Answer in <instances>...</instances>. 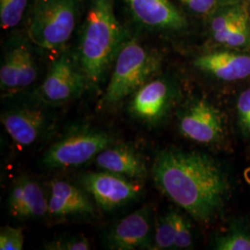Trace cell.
<instances>
[{
	"label": "cell",
	"instance_id": "6da1fadb",
	"mask_svg": "<svg viewBox=\"0 0 250 250\" xmlns=\"http://www.w3.org/2000/svg\"><path fill=\"white\" fill-rule=\"evenodd\" d=\"M157 188L200 224H208L224 209L231 185L222 166L208 154L168 148L152 166Z\"/></svg>",
	"mask_w": 250,
	"mask_h": 250
},
{
	"label": "cell",
	"instance_id": "7a4b0ae2",
	"mask_svg": "<svg viewBox=\"0 0 250 250\" xmlns=\"http://www.w3.org/2000/svg\"><path fill=\"white\" fill-rule=\"evenodd\" d=\"M125 39V31L115 16L112 0H91L77 57L88 86L97 87L104 81L126 42Z\"/></svg>",
	"mask_w": 250,
	"mask_h": 250
},
{
	"label": "cell",
	"instance_id": "3957f363",
	"mask_svg": "<svg viewBox=\"0 0 250 250\" xmlns=\"http://www.w3.org/2000/svg\"><path fill=\"white\" fill-rule=\"evenodd\" d=\"M161 66L159 54L135 40L126 41L117 55L116 62L99 107L114 106L142 87Z\"/></svg>",
	"mask_w": 250,
	"mask_h": 250
},
{
	"label": "cell",
	"instance_id": "277c9868",
	"mask_svg": "<svg viewBox=\"0 0 250 250\" xmlns=\"http://www.w3.org/2000/svg\"><path fill=\"white\" fill-rule=\"evenodd\" d=\"M78 13L79 0H36L28 36L41 48H62L72 37Z\"/></svg>",
	"mask_w": 250,
	"mask_h": 250
},
{
	"label": "cell",
	"instance_id": "5b68a950",
	"mask_svg": "<svg viewBox=\"0 0 250 250\" xmlns=\"http://www.w3.org/2000/svg\"><path fill=\"white\" fill-rule=\"evenodd\" d=\"M115 138L104 131L81 129L66 134L45 151L42 164L47 169L81 166L114 144Z\"/></svg>",
	"mask_w": 250,
	"mask_h": 250
},
{
	"label": "cell",
	"instance_id": "8992f818",
	"mask_svg": "<svg viewBox=\"0 0 250 250\" xmlns=\"http://www.w3.org/2000/svg\"><path fill=\"white\" fill-rule=\"evenodd\" d=\"M124 175L109 171L89 172L81 183L96 204L105 211H110L136 200L142 194V186Z\"/></svg>",
	"mask_w": 250,
	"mask_h": 250
},
{
	"label": "cell",
	"instance_id": "52a82bcc",
	"mask_svg": "<svg viewBox=\"0 0 250 250\" xmlns=\"http://www.w3.org/2000/svg\"><path fill=\"white\" fill-rule=\"evenodd\" d=\"M86 85L77 60L64 53L50 67L39 88V97L45 103L62 104L79 98Z\"/></svg>",
	"mask_w": 250,
	"mask_h": 250
},
{
	"label": "cell",
	"instance_id": "ba28073f",
	"mask_svg": "<svg viewBox=\"0 0 250 250\" xmlns=\"http://www.w3.org/2000/svg\"><path fill=\"white\" fill-rule=\"evenodd\" d=\"M152 208L143 206L114 224L105 237L109 250L150 249L152 242Z\"/></svg>",
	"mask_w": 250,
	"mask_h": 250
},
{
	"label": "cell",
	"instance_id": "9c48e42d",
	"mask_svg": "<svg viewBox=\"0 0 250 250\" xmlns=\"http://www.w3.org/2000/svg\"><path fill=\"white\" fill-rule=\"evenodd\" d=\"M179 129L188 139L200 144L219 142L224 125L219 111L206 99L190 104L179 119Z\"/></svg>",
	"mask_w": 250,
	"mask_h": 250
},
{
	"label": "cell",
	"instance_id": "30bf717a",
	"mask_svg": "<svg viewBox=\"0 0 250 250\" xmlns=\"http://www.w3.org/2000/svg\"><path fill=\"white\" fill-rule=\"evenodd\" d=\"M171 97V88L166 81H148L133 95L129 104V112L144 124H158L167 114Z\"/></svg>",
	"mask_w": 250,
	"mask_h": 250
},
{
	"label": "cell",
	"instance_id": "8fae6325",
	"mask_svg": "<svg viewBox=\"0 0 250 250\" xmlns=\"http://www.w3.org/2000/svg\"><path fill=\"white\" fill-rule=\"evenodd\" d=\"M37 65L31 49L24 44L13 45L4 55L0 67L2 91H17L31 85L37 78Z\"/></svg>",
	"mask_w": 250,
	"mask_h": 250
},
{
	"label": "cell",
	"instance_id": "7c38bea8",
	"mask_svg": "<svg viewBox=\"0 0 250 250\" xmlns=\"http://www.w3.org/2000/svg\"><path fill=\"white\" fill-rule=\"evenodd\" d=\"M8 208L9 214L19 220L39 219L48 213V197L37 181L23 176L11 188Z\"/></svg>",
	"mask_w": 250,
	"mask_h": 250
},
{
	"label": "cell",
	"instance_id": "4fadbf2b",
	"mask_svg": "<svg viewBox=\"0 0 250 250\" xmlns=\"http://www.w3.org/2000/svg\"><path fill=\"white\" fill-rule=\"evenodd\" d=\"M1 123L14 142L21 146H30L45 133L47 119L40 107L24 106L3 112Z\"/></svg>",
	"mask_w": 250,
	"mask_h": 250
},
{
	"label": "cell",
	"instance_id": "5bb4252c",
	"mask_svg": "<svg viewBox=\"0 0 250 250\" xmlns=\"http://www.w3.org/2000/svg\"><path fill=\"white\" fill-rule=\"evenodd\" d=\"M95 212L88 196L64 180H54L49 186L48 214L54 218L87 216Z\"/></svg>",
	"mask_w": 250,
	"mask_h": 250
},
{
	"label": "cell",
	"instance_id": "9a60e30c",
	"mask_svg": "<svg viewBox=\"0 0 250 250\" xmlns=\"http://www.w3.org/2000/svg\"><path fill=\"white\" fill-rule=\"evenodd\" d=\"M134 18L153 29L180 30L187 25L182 13L169 0H125Z\"/></svg>",
	"mask_w": 250,
	"mask_h": 250
},
{
	"label": "cell",
	"instance_id": "2e32d148",
	"mask_svg": "<svg viewBox=\"0 0 250 250\" xmlns=\"http://www.w3.org/2000/svg\"><path fill=\"white\" fill-rule=\"evenodd\" d=\"M194 65L217 79L232 82L250 76V55L232 51H217L197 58Z\"/></svg>",
	"mask_w": 250,
	"mask_h": 250
},
{
	"label": "cell",
	"instance_id": "e0dca14e",
	"mask_svg": "<svg viewBox=\"0 0 250 250\" xmlns=\"http://www.w3.org/2000/svg\"><path fill=\"white\" fill-rule=\"evenodd\" d=\"M100 169L134 180L147 176V168L143 158L133 147L126 145H112L96 157Z\"/></svg>",
	"mask_w": 250,
	"mask_h": 250
},
{
	"label": "cell",
	"instance_id": "ac0fdd59",
	"mask_svg": "<svg viewBox=\"0 0 250 250\" xmlns=\"http://www.w3.org/2000/svg\"><path fill=\"white\" fill-rule=\"evenodd\" d=\"M214 41L230 48L250 47V9L246 10L223 35L217 37Z\"/></svg>",
	"mask_w": 250,
	"mask_h": 250
},
{
	"label": "cell",
	"instance_id": "d6986e66",
	"mask_svg": "<svg viewBox=\"0 0 250 250\" xmlns=\"http://www.w3.org/2000/svg\"><path fill=\"white\" fill-rule=\"evenodd\" d=\"M176 211L170 210L160 218L156 225L153 250H174L176 234Z\"/></svg>",
	"mask_w": 250,
	"mask_h": 250
},
{
	"label": "cell",
	"instance_id": "ffe728a7",
	"mask_svg": "<svg viewBox=\"0 0 250 250\" xmlns=\"http://www.w3.org/2000/svg\"><path fill=\"white\" fill-rule=\"evenodd\" d=\"M29 0H0V25L3 30L17 26L24 16Z\"/></svg>",
	"mask_w": 250,
	"mask_h": 250
},
{
	"label": "cell",
	"instance_id": "44dd1931",
	"mask_svg": "<svg viewBox=\"0 0 250 250\" xmlns=\"http://www.w3.org/2000/svg\"><path fill=\"white\" fill-rule=\"evenodd\" d=\"M214 249L218 250H250V234L241 230H232L216 238Z\"/></svg>",
	"mask_w": 250,
	"mask_h": 250
},
{
	"label": "cell",
	"instance_id": "7402d4cb",
	"mask_svg": "<svg viewBox=\"0 0 250 250\" xmlns=\"http://www.w3.org/2000/svg\"><path fill=\"white\" fill-rule=\"evenodd\" d=\"M45 250H88L91 249L89 240L81 234L62 237L47 243Z\"/></svg>",
	"mask_w": 250,
	"mask_h": 250
},
{
	"label": "cell",
	"instance_id": "603a6c76",
	"mask_svg": "<svg viewBox=\"0 0 250 250\" xmlns=\"http://www.w3.org/2000/svg\"><path fill=\"white\" fill-rule=\"evenodd\" d=\"M24 235L21 229L4 226L0 229V250H21L23 248Z\"/></svg>",
	"mask_w": 250,
	"mask_h": 250
},
{
	"label": "cell",
	"instance_id": "cb8c5ba5",
	"mask_svg": "<svg viewBox=\"0 0 250 250\" xmlns=\"http://www.w3.org/2000/svg\"><path fill=\"white\" fill-rule=\"evenodd\" d=\"M238 125L242 134L250 136V88L242 92L236 103Z\"/></svg>",
	"mask_w": 250,
	"mask_h": 250
},
{
	"label": "cell",
	"instance_id": "d4e9b609",
	"mask_svg": "<svg viewBox=\"0 0 250 250\" xmlns=\"http://www.w3.org/2000/svg\"><path fill=\"white\" fill-rule=\"evenodd\" d=\"M193 247V235L188 221L176 213V234L174 240V250H188Z\"/></svg>",
	"mask_w": 250,
	"mask_h": 250
},
{
	"label": "cell",
	"instance_id": "484cf974",
	"mask_svg": "<svg viewBox=\"0 0 250 250\" xmlns=\"http://www.w3.org/2000/svg\"><path fill=\"white\" fill-rule=\"evenodd\" d=\"M192 12L199 15L211 14L217 9L219 0H178Z\"/></svg>",
	"mask_w": 250,
	"mask_h": 250
},
{
	"label": "cell",
	"instance_id": "4316f807",
	"mask_svg": "<svg viewBox=\"0 0 250 250\" xmlns=\"http://www.w3.org/2000/svg\"><path fill=\"white\" fill-rule=\"evenodd\" d=\"M236 2H241L240 0H226V3H236Z\"/></svg>",
	"mask_w": 250,
	"mask_h": 250
},
{
	"label": "cell",
	"instance_id": "83f0119b",
	"mask_svg": "<svg viewBox=\"0 0 250 250\" xmlns=\"http://www.w3.org/2000/svg\"></svg>",
	"mask_w": 250,
	"mask_h": 250
}]
</instances>
